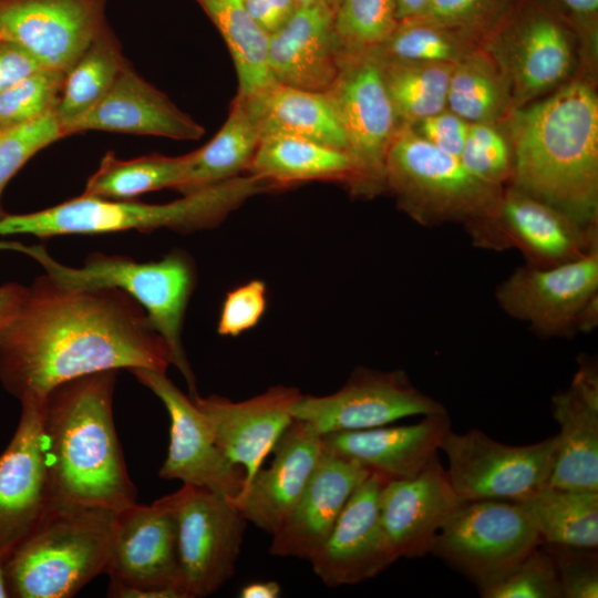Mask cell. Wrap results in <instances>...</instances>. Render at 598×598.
Segmentation results:
<instances>
[{
	"label": "cell",
	"instance_id": "1",
	"mask_svg": "<svg viewBox=\"0 0 598 598\" xmlns=\"http://www.w3.org/2000/svg\"><path fill=\"white\" fill-rule=\"evenodd\" d=\"M169 364L166 342L127 293L66 288L47 275L27 288L0 342V379L19 399L47 396L64 382L97 372L166 373Z\"/></svg>",
	"mask_w": 598,
	"mask_h": 598
},
{
	"label": "cell",
	"instance_id": "2",
	"mask_svg": "<svg viewBox=\"0 0 598 598\" xmlns=\"http://www.w3.org/2000/svg\"><path fill=\"white\" fill-rule=\"evenodd\" d=\"M514 169L509 185L598 225V97L586 79L515 109L503 122Z\"/></svg>",
	"mask_w": 598,
	"mask_h": 598
},
{
	"label": "cell",
	"instance_id": "3",
	"mask_svg": "<svg viewBox=\"0 0 598 598\" xmlns=\"http://www.w3.org/2000/svg\"><path fill=\"white\" fill-rule=\"evenodd\" d=\"M117 371L64 382L43 403L51 505L112 512L136 503L113 421Z\"/></svg>",
	"mask_w": 598,
	"mask_h": 598
},
{
	"label": "cell",
	"instance_id": "4",
	"mask_svg": "<svg viewBox=\"0 0 598 598\" xmlns=\"http://www.w3.org/2000/svg\"><path fill=\"white\" fill-rule=\"evenodd\" d=\"M268 190L272 188L267 182L246 173L166 204L81 195L34 213L6 214L0 218V236L44 238L159 228L188 233L217 226L248 198Z\"/></svg>",
	"mask_w": 598,
	"mask_h": 598
},
{
	"label": "cell",
	"instance_id": "5",
	"mask_svg": "<svg viewBox=\"0 0 598 598\" xmlns=\"http://www.w3.org/2000/svg\"><path fill=\"white\" fill-rule=\"evenodd\" d=\"M114 518L105 508L51 505L3 564L9 596L69 598L105 574Z\"/></svg>",
	"mask_w": 598,
	"mask_h": 598
},
{
	"label": "cell",
	"instance_id": "6",
	"mask_svg": "<svg viewBox=\"0 0 598 598\" xmlns=\"http://www.w3.org/2000/svg\"><path fill=\"white\" fill-rule=\"evenodd\" d=\"M2 245L34 258L44 268L45 275L62 287L114 288L132 297L166 342L172 364L185 378L190 398L198 395L182 340L185 311L195 283L188 256L172 252L157 261L138 262L122 256L92 254L82 267L73 268L56 261L41 245Z\"/></svg>",
	"mask_w": 598,
	"mask_h": 598
},
{
	"label": "cell",
	"instance_id": "7",
	"mask_svg": "<svg viewBox=\"0 0 598 598\" xmlns=\"http://www.w3.org/2000/svg\"><path fill=\"white\" fill-rule=\"evenodd\" d=\"M504 187L473 175L456 156L399 127L385 159V189L422 226L468 224L488 214Z\"/></svg>",
	"mask_w": 598,
	"mask_h": 598
},
{
	"label": "cell",
	"instance_id": "8",
	"mask_svg": "<svg viewBox=\"0 0 598 598\" xmlns=\"http://www.w3.org/2000/svg\"><path fill=\"white\" fill-rule=\"evenodd\" d=\"M327 93L353 164L347 185L350 193L372 198L385 192V159L399 123L386 89L380 48L342 56L338 75Z\"/></svg>",
	"mask_w": 598,
	"mask_h": 598
},
{
	"label": "cell",
	"instance_id": "9",
	"mask_svg": "<svg viewBox=\"0 0 598 598\" xmlns=\"http://www.w3.org/2000/svg\"><path fill=\"white\" fill-rule=\"evenodd\" d=\"M558 7L548 0H522L482 44L509 82L513 111L566 81L574 70L578 37Z\"/></svg>",
	"mask_w": 598,
	"mask_h": 598
},
{
	"label": "cell",
	"instance_id": "10",
	"mask_svg": "<svg viewBox=\"0 0 598 598\" xmlns=\"http://www.w3.org/2000/svg\"><path fill=\"white\" fill-rule=\"evenodd\" d=\"M105 574L109 597L185 598L174 493L115 513Z\"/></svg>",
	"mask_w": 598,
	"mask_h": 598
},
{
	"label": "cell",
	"instance_id": "11",
	"mask_svg": "<svg viewBox=\"0 0 598 598\" xmlns=\"http://www.w3.org/2000/svg\"><path fill=\"white\" fill-rule=\"evenodd\" d=\"M478 248L517 249L526 265L547 268L575 260L598 247V225H585L512 185L494 208L464 225Z\"/></svg>",
	"mask_w": 598,
	"mask_h": 598
},
{
	"label": "cell",
	"instance_id": "12",
	"mask_svg": "<svg viewBox=\"0 0 598 598\" xmlns=\"http://www.w3.org/2000/svg\"><path fill=\"white\" fill-rule=\"evenodd\" d=\"M540 544V536L517 503L481 499L464 502L448 517L430 554L466 576L478 589Z\"/></svg>",
	"mask_w": 598,
	"mask_h": 598
},
{
	"label": "cell",
	"instance_id": "13",
	"mask_svg": "<svg viewBox=\"0 0 598 598\" xmlns=\"http://www.w3.org/2000/svg\"><path fill=\"white\" fill-rule=\"evenodd\" d=\"M440 451L447 457V475L465 502L522 501L549 484L556 460V435L528 445H507L473 429H450Z\"/></svg>",
	"mask_w": 598,
	"mask_h": 598
},
{
	"label": "cell",
	"instance_id": "14",
	"mask_svg": "<svg viewBox=\"0 0 598 598\" xmlns=\"http://www.w3.org/2000/svg\"><path fill=\"white\" fill-rule=\"evenodd\" d=\"M174 494L184 597L210 596L235 573L247 520L210 489L183 484Z\"/></svg>",
	"mask_w": 598,
	"mask_h": 598
},
{
	"label": "cell",
	"instance_id": "15",
	"mask_svg": "<svg viewBox=\"0 0 598 598\" xmlns=\"http://www.w3.org/2000/svg\"><path fill=\"white\" fill-rule=\"evenodd\" d=\"M445 412L444 405L413 385L403 370L380 371L365 367H358L334 393L301 394L292 406L293 419L308 423L321 435Z\"/></svg>",
	"mask_w": 598,
	"mask_h": 598
},
{
	"label": "cell",
	"instance_id": "16",
	"mask_svg": "<svg viewBox=\"0 0 598 598\" xmlns=\"http://www.w3.org/2000/svg\"><path fill=\"white\" fill-rule=\"evenodd\" d=\"M598 296V247L557 266L517 267L495 289V300L511 318L540 338H570L591 299Z\"/></svg>",
	"mask_w": 598,
	"mask_h": 598
},
{
	"label": "cell",
	"instance_id": "17",
	"mask_svg": "<svg viewBox=\"0 0 598 598\" xmlns=\"http://www.w3.org/2000/svg\"><path fill=\"white\" fill-rule=\"evenodd\" d=\"M44 399L34 394L20 398L17 430L0 455V560L3 564L51 506Z\"/></svg>",
	"mask_w": 598,
	"mask_h": 598
},
{
	"label": "cell",
	"instance_id": "18",
	"mask_svg": "<svg viewBox=\"0 0 598 598\" xmlns=\"http://www.w3.org/2000/svg\"><path fill=\"white\" fill-rule=\"evenodd\" d=\"M130 372L163 402L169 415V445L159 477L207 488L235 501L245 487L246 473L219 450L207 421L190 396H186L165 372L146 368Z\"/></svg>",
	"mask_w": 598,
	"mask_h": 598
},
{
	"label": "cell",
	"instance_id": "19",
	"mask_svg": "<svg viewBox=\"0 0 598 598\" xmlns=\"http://www.w3.org/2000/svg\"><path fill=\"white\" fill-rule=\"evenodd\" d=\"M106 0H0V39L42 68L68 72L106 25Z\"/></svg>",
	"mask_w": 598,
	"mask_h": 598
},
{
	"label": "cell",
	"instance_id": "20",
	"mask_svg": "<svg viewBox=\"0 0 598 598\" xmlns=\"http://www.w3.org/2000/svg\"><path fill=\"white\" fill-rule=\"evenodd\" d=\"M385 482L380 475L370 473L359 484L329 536L309 560L326 585L364 581L398 559L380 517V492Z\"/></svg>",
	"mask_w": 598,
	"mask_h": 598
},
{
	"label": "cell",
	"instance_id": "21",
	"mask_svg": "<svg viewBox=\"0 0 598 598\" xmlns=\"http://www.w3.org/2000/svg\"><path fill=\"white\" fill-rule=\"evenodd\" d=\"M300 396L297 388L276 385L238 402L219 395L190 399L207 421L223 454L245 471L246 487L295 420L292 406Z\"/></svg>",
	"mask_w": 598,
	"mask_h": 598
},
{
	"label": "cell",
	"instance_id": "22",
	"mask_svg": "<svg viewBox=\"0 0 598 598\" xmlns=\"http://www.w3.org/2000/svg\"><path fill=\"white\" fill-rule=\"evenodd\" d=\"M464 502L439 455L414 477L385 482L380 492V517L398 559L430 554L441 527Z\"/></svg>",
	"mask_w": 598,
	"mask_h": 598
},
{
	"label": "cell",
	"instance_id": "23",
	"mask_svg": "<svg viewBox=\"0 0 598 598\" xmlns=\"http://www.w3.org/2000/svg\"><path fill=\"white\" fill-rule=\"evenodd\" d=\"M269 467L260 468L231 503L247 523L272 535L302 494L322 454V435L293 420L277 441Z\"/></svg>",
	"mask_w": 598,
	"mask_h": 598
},
{
	"label": "cell",
	"instance_id": "24",
	"mask_svg": "<svg viewBox=\"0 0 598 598\" xmlns=\"http://www.w3.org/2000/svg\"><path fill=\"white\" fill-rule=\"evenodd\" d=\"M64 136L83 131L198 140L205 128L146 82L128 62L109 92L89 111L62 126Z\"/></svg>",
	"mask_w": 598,
	"mask_h": 598
},
{
	"label": "cell",
	"instance_id": "25",
	"mask_svg": "<svg viewBox=\"0 0 598 598\" xmlns=\"http://www.w3.org/2000/svg\"><path fill=\"white\" fill-rule=\"evenodd\" d=\"M451 429L445 413L424 415L417 423L378 426L322 435L323 451L357 463L385 481L417 475L435 457Z\"/></svg>",
	"mask_w": 598,
	"mask_h": 598
},
{
	"label": "cell",
	"instance_id": "26",
	"mask_svg": "<svg viewBox=\"0 0 598 598\" xmlns=\"http://www.w3.org/2000/svg\"><path fill=\"white\" fill-rule=\"evenodd\" d=\"M559 425L556 460L549 484L598 491V369L589 355L578 359L570 385L551 398Z\"/></svg>",
	"mask_w": 598,
	"mask_h": 598
},
{
	"label": "cell",
	"instance_id": "27",
	"mask_svg": "<svg viewBox=\"0 0 598 598\" xmlns=\"http://www.w3.org/2000/svg\"><path fill=\"white\" fill-rule=\"evenodd\" d=\"M369 474L354 462L323 452L293 508L271 535L269 553L310 560L329 536L352 493Z\"/></svg>",
	"mask_w": 598,
	"mask_h": 598
},
{
	"label": "cell",
	"instance_id": "28",
	"mask_svg": "<svg viewBox=\"0 0 598 598\" xmlns=\"http://www.w3.org/2000/svg\"><path fill=\"white\" fill-rule=\"evenodd\" d=\"M336 8L313 2L297 7L290 19L269 35V68L277 83L327 92L340 68L334 33Z\"/></svg>",
	"mask_w": 598,
	"mask_h": 598
},
{
	"label": "cell",
	"instance_id": "29",
	"mask_svg": "<svg viewBox=\"0 0 598 598\" xmlns=\"http://www.w3.org/2000/svg\"><path fill=\"white\" fill-rule=\"evenodd\" d=\"M239 99L247 104L262 135H290L347 151L341 123L327 92L276 82L255 96Z\"/></svg>",
	"mask_w": 598,
	"mask_h": 598
},
{
	"label": "cell",
	"instance_id": "30",
	"mask_svg": "<svg viewBox=\"0 0 598 598\" xmlns=\"http://www.w3.org/2000/svg\"><path fill=\"white\" fill-rule=\"evenodd\" d=\"M247 174L266 181L272 189L326 181L348 185L353 164L347 151L290 135H262Z\"/></svg>",
	"mask_w": 598,
	"mask_h": 598
},
{
	"label": "cell",
	"instance_id": "31",
	"mask_svg": "<svg viewBox=\"0 0 598 598\" xmlns=\"http://www.w3.org/2000/svg\"><path fill=\"white\" fill-rule=\"evenodd\" d=\"M258 122L244 100L235 96L217 134L188 154L178 192L189 194L247 172L261 140Z\"/></svg>",
	"mask_w": 598,
	"mask_h": 598
},
{
	"label": "cell",
	"instance_id": "32",
	"mask_svg": "<svg viewBox=\"0 0 598 598\" xmlns=\"http://www.w3.org/2000/svg\"><path fill=\"white\" fill-rule=\"evenodd\" d=\"M540 536L542 543L597 549L598 491L550 484L515 502Z\"/></svg>",
	"mask_w": 598,
	"mask_h": 598
},
{
	"label": "cell",
	"instance_id": "33",
	"mask_svg": "<svg viewBox=\"0 0 598 598\" xmlns=\"http://www.w3.org/2000/svg\"><path fill=\"white\" fill-rule=\"evenodd\" d=\"M447 109L468 123H503L513 112L509 82L484 45L454 64Z\"/></svg>",
	"mask_w": 598,
	"mask_h": 598
},
{
	"label": "cell",
	"instance_id": "34",
	"mask_svg": "<svg viewBox=\"0 0 598 598\" xmlns=\"http://www.w3.org/2000/svg\"><path fill=\"white\" fill-rule=\"evenodd\" d=\"M221 34L238 79L236 96H255L276 83L269 68V34L241 0H196Z\"/></svg>",
	"mask_w": 598,
	"mask_h": 598
},
{
	"label": "cell",
	"instance_id": "35",
	"mask_svg": "<svg viewBox=\"0 0 598 598\" xmlns=\"http://www.w3.org/2000/svg\"><path fill=\"white\" fill-rule=\"evenodd\" d=\"M127 61L106 24L65 74L54 109L61 127L94 106L111 89Z\"/></svg>",
	"mask_w": 598,
	"mask_h": 598
},
{
	"label": "cell",
	"instance_id": "36",
	"mask_svg": "<svg viewBox=\"0 0 598 598\" xmlns=\"http://www.w3.org/2000/svg\"><path fill=\"white\" fill-rule=\"evenodd\" d=\"M187 163L188 154L176 157L152 154L123 161L109 152L87 179L82 195L124 200L166 187L176 189L184 179Z\"/></svg>",
	"mask_w": 598,
	"mask_h": 598
},
{
	"label": "cell",
	"instance_id": "37",
	"mask_svg": "<svg viewBox=\"0 0 598 598\" xmlns=\"http://www.w3.org/2000/svg\"><path fill=\"white\" fill-rule=\"evenodd\" d=\"M383 59L385 84L399 127H412L447 109L448 84L454 64Z\"/></svg>",
	"mask_w": 598,
	"mask_h": 598
},
{
	"label": "cell",
	"instance_id": "38",
	"mask_svg": "<svg viewBox=\"0 0 598 598\" xmlns=\"http://www.w3.org/2000/svg\"><path fill=\"white\" fill-rule=\"evenodd\" d=\"M478 45L460 32L414 18L399 21L380 50L392 61L455 64Z\"/></svg>",
	"mask_w": 598,
	"mask_h": 598
},
{
	"label": "cell",
	"instance_id": "39",
	"mask_svg": "<svg viewBox=\"0 0 598 598\" xmlns=\"http://www.w3.org/2000/svg\"><path fill=\"white\" fill-rule=\"evenodd\" d=\"M398 23L394 0H340L334 33L341 58L381 48Z\"/></svg>",
	"mask_w": 598,
	"mask_h": 598
},
{
	"label": "cell",
	"instance_id": "40",
	"mask_svg": "<svg viewBox=\"0 0 598 598\" xmlns=\"http://www.w3.org/2000/svg\"><path fill=\"white\" fill-rule=\"evenodd\" d=\"M522 0H429L419 18L460 32L483 44L513 14Z\"/></svg>",
	"mask_w": 598,
	"mask_h": 598
},
{
	"label": "cell",
	"instance_id": "41",
	"mask_svg": "<svg viewBox=\"0 0 598 598\" xmlns=\"http://www.w3.org/2000/svg\"><path fill=\"white\" fill-rule=\"evenodd\" d=\"M65 72L41 68L0 93V132L31 123L53 111Z\"/></svg>",
	"mask_w": 598,
	"mask_h": 598
},
{
	"label": "cell",
	"instance_id": "42",
	"mask_svg": "<svg viewBox=\"0 0 598 598\" xmlns=\"http://www.w3.org/2000/svg\"><path fill=\"white\" fill-rule=\"evenodd\" d=\"M460 159L480 179L499 187L508 185L514 155L504 124L470 123Z\"/></svg>",
	"mask_w": 598,
	"mask_h": 598
},
{
	"label": "cell",
	"instance_id": "43",
	"mask_svg": "<svg viewBox=\"0 0 598 598\" xmlns=\"http://www.w3.org/2000/svg\"><path fill=\"white\" fill-rule=\"evenodd\" d=\"M478 592L484 598H563L554 559L542 544Z\"/></svg>",
	"mask_w": 598,
	"mask_h": 598
},
{
	"label": "cell",
	"instance_id": "44",
	"mask_svg": "<svg viewBox=\"0 0 598 598\" xmlns=\"http://www.w3.org/2000/svg\"><path fill=\"white\" fill-rule=\"evenodd\" d=\"M65 137L54 110L0 136V197L8 182L39 151ZM0 205V218L4 216Z\"/></svg>",
	"mask_w": 598,
	"mask_h": 598
},
{
	"label": "cell",
	"instance_id": "45",
	"mask_svg": "<svg viewBox=\"0 0 598 598\" xmlns=\"http://www.w3.org/2000/svg\"><path fill=\"white\" fill-rule=\"evenodd\" d=\"M554 559L563 598L598 597L597 549L542 543Z\"/></svg>",
	"mask_w": 598,
	"mask_h": 598
},
{
	"label": "cell",
	"instance_id": "46",
	"mask_svg": "<svg viewBox=\"0 0 598 598\" xmlns=\"http://www.w3.org/2000/svg\"><path fill=\"white\" fill-rule=\"evenodd\" d=\"M265 282L251 280L229 291L221 306L217 331L236 337L254 328L267 306Z\"/></svg>",
	"mask_w": 598,
	"mask_h": 598
},
{
	"label": "cell",
	"instance_id": "47",
	"mask_svg": "<svg viewBox=\"0 0 598 598\" xmlns=\"http://www.w3.org/2000/svg\"><path fill=\"white\" fill-rule=\"evenodd\" d=\"M411 128L439 150L460 158L470 123L445 109L420 121Z\"/></svg>",
	"mask_w": 598,
	"mask_h": 598
},
{
	"label": "cell",
	"instance_id": "48",
	"mask_svg": "<svg viewBox=\"0 0 598 598\" xmlns=\"http://www.w3.org/2000/svg\"><path fill=\"white\" fill-rule=\"evenodd\" d=\"M41 68L22 47L0 39V93Z\"/></svg>",
	"mask_w": 598,
	"mask_h": 598
},
{
	"label": "cell",
	"instance_id": "49",
	"mask_svg": "<svg viewBox=\"0 0 598 598\" xmlns=\"http://www.w3.org/2000/svg\"><path fill=\"white\" fill-rule=\"evenodd\" d=\"M565 10L584 45L597 48L598 0H553Z\"/></svg>",
	"mask_w": 598,
	"mask_h": 598
},
{
	"label": "cell",
	"instance_id": "50",
	"mask_svg": "<svg viewBox=\"0 0 598 598\" xmlns=\"http://www.w3.org/2000/svg\"><path fill=\"white\" fill-rule=\"evenodd\" d=\"M241 2L251 18L269 35L279 30L298 7L295 0H241Z\"/></svg>",
	"mask_w": 598,
	"mask_h": 598
},
{
	"label": "cell",
	"instance_id": "51",
	"mask_svg": "<svg viewBox=\"0 0 598 598\" xmlns=\"http://www.w3.org/2000/svg\"><path fill=\"white\" fill-rule=\"evenodd\" d=\"M25 293L27 288L19 283L0 286V342L14 320Z\"/></svg>",
	"mask_w": 598,
	"mask_h": 598
},
{
	"label": "cell",
	"instance_id": "52",
	"mask_svg": "<svg viewBox=\"0 0 598 598\" xmlns=\"http://www.w3.org/2000/svg\"><path fill=\"white\" fill-rule=\"evenodd\" d=\"M281 594V587L277 581H255L245 585L240 598H277Z\"/></svg>",
	"mask_w": 598,
	"mask_h": 598
},
{
	"label": "cell",
	"instance_id": "53",
	"mask_svg": "<svg viewBox=\"0 0 598 598\" xmlns=\"http://www.w3.org/2000/svg\"><path fill=\"white\" fill-rule=\"evenodd\" d=\"M399 21L419 18L425 11L429 0H394Z\"/></svg>",
	"mask_w": 598,
	"mask_h": 598
},
{
	"label": "cell",
	"instance_id": "54",
	"mask_svg": "<svg viewBox=\"0 0 598 598\" xmlns=\"http://www.w3.org/2000/svg\"><path fill=\"white\" fill-rule=\"evenodd\" d=\"M9 590L7 585V578H6V571H4V565L0 560V598H8Z\"/></svg>",
	"mask_w": 598,
	"mask_h": 598
},
{
	"label": "cell",
	"instance_id": "55",
	"mask_svg": "<svg viewBox=\"0 0 598 598\" xmlns=\"http://www.w3.org/2000/svg\"><path fill=\"white\" fill-rule=\"evenodd\" d=\"M298 6L306 4V3H313V2H323L327 3L333 8H337L340 0H295Z\"/></svg>",
	"mask_w": 598,
	"mask_h": 598
},
{
	"label": "cell",
	"instance_id": "56",
	"mask_svg": "<svg viewBox=\"0 0 598 598\" xmlns=\"http://www.w3.org/2000/svg\"><path fill=\"white\" fill-rule=\"evenodd\" d=\"M2 135V132H0V136Z\"/></svg>",
	"mask_w": 598,
	"mask_h": 598
}]
</instances>
